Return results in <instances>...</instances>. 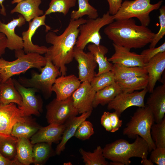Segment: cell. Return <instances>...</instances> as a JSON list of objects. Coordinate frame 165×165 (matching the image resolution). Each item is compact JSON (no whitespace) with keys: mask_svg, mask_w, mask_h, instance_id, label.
Returning <instances> with one entry per match:
<instances>
[{"mask_svg":"<svg viewBox=\"0 0 165 165\" xmlns=\"http://www.w3.org/2000/svg\"><path fill=\"white\" fill-rule=\"evenodd\" d=\"M86 20L82 18L76 20L71 19L68 26L61 35H57L53 31H50L46 35V42L52 46L48 48L45 57L59 68L61 75H66V65L74 59V49L79 34V27Z\"/></svg>","mask_w":165,"mask_h":165,"instance_id":"6da1fadb","label":"cell"},{"mask_svg":"<svg viewBox=\"0 0 165 165\" xmlns=\"http://www.w3.org/2000/svg\"><path fill=\"white\" fill-rule=\"evenodd\" d=\"M104 32L113 43L130 50L145 47L155 34L147 27L137 25L133 18L115 20L107 25Z\"/></svg>","mask_w":165,"mask_h":165,"instance_id":"7a4b0ae2","label":"cell"},{"mask_svg":"<svg viewBox=\"0 0 165 165\" xmlns=\"http://www.w3.org/2000/svg\"><path fill=\"white\" fill-rule=\"evenodd\" d=\"M135 138L132 143L120 139L106 144L103 148L104 156L112 161L120 162L123 165H129L131 157L147 158L149 148L147 143L138 135Z\"/></svg>","mask_w":165,"mask_h":165,"instance_id":"3957f363","label":"cell"},{"mask_svg":"<svg viewBox=\"0 0 165 165\" xmlns=\"http://www.w3.org/2000/svg\"><path fill=\"white\" fill-rule=\"evenodd\" d=\"M16 59L12 61L0 58V76L1 82H4L13 76L25 73L31 68L39 69L44 66L45 57L34 53L25 54L23 49L15 51Z\"/></svg>","mask_w":165,"mask_h":165,"instance_id":"277c9868","label":"cell"},{"mask_svg":"<svg viewBox=\"0 0 165 165\" xmlns=\"http://www.w3.org/2000/svg\"><path fill=\"white\" fill-rule=\"evenodd\" d=\"M155 122L153 115L148 107H138L126 124L123 134L130 138H135L138 135L146 142L150 152L156 148L150 134L151 127Z\"/></svg>","mask_w":165,"mask_h":165,"instance_id":"5b68a950","label":"cell"},{"mask_svg":"<svg viewBox=\"0 0 165 165\" xmlns=\"http://www.w3.org/2000/svg\"><path fill=\"white\" fill-rule=\"evenodd\" d=\"M46 58L45 65L39 69L40 73L33 72L30 78L19 76L17 80L23 86L34 88L38 91H41L46 97H48L52 93L53 85L61 73L59 68L49 58Z\"/></svg>","mask_w":165,"mask_h":165,"instance_id":"8992f818","label":"cell"},{"mask_svg":"<svg viewBox=\"0 0 165 165\" xmlns=\"http://www.w3.org/2000/svg\"><path fill=\"white\" fill-rule=\"evenodd\" d=\"M151 0L125 1L117 13L113 15L114 20L136 17L141 25L147 27L150 22V13L159 9L163 2L161 0L156 3L152 4Z\"/></svg>","mask_w":165,"mask_h":165,"instance_id":"52a82bcc","label":"cell"},{"mask_svg":"<svg viewBox=\"0 0 165 165\" xmlns=\"http://www.w3.org/2000/svg\"><path fill=\"white\" fill-rule=\"evenodd\" d=\"M114 20L113 15H110L108 11L101 17L86 20V22L79 27V34L75 46L84 50L89 43L99 45L102 38L100 32L101 29Z\"/></svg>","mask_w":165,"mask_h":165,"instance_id":"ba28073f","label":"cell"},{"mask_svg":"<svg viewBox=\"0 0 165 165\" xmlns=\"http://www.w3.org/2000/svg\"><path fill=\"white\" fill-rule=\"evenodd\" d=\"M46 118L48 123L62 125L79 114L74 107L72 96L66 99H53L46 106Z\"/></svg>","mask_w":165,"mask_h":165,"instance_id":"9c48e42d","label":"cell"},{"mask_svg":"<svg viewBox=\"0 0 165 165\" xmlns=\"http://www.w3.org/2000/svg\"><path fill=\"white\" fill-rule=\"evenodd\" d=\"M13 79L16 88L22 98V104L18 108L24 116L39 115L42 110V104L41 100L35 94L38 91L34 88L26 87L16 79Z\"/></svg>","mask_w":165,"mask_h":165,"instance_id":"30bf717a","label":"cell"},{"mask_svg":"<svg viewBox=\"0 0 165 165\" xmlns=\"http://www.w3.org/2000/svg\"><path fill=\"white\" fill-rule=\"evenodd\" d=\"M148 92L147 88L139 92H121L108 104L107 109L114 110L120 117L125 110L130 107H145L144 99Z\"/></svg>","mask_w":165,"mask_h":165,"instance_id":"8fae6325","label":"cell"},{"mask_svg":"<svg viewBox=\"0 0 165 165\" xmlns=\"http://www.w3.org/2000/svg\"><path fill=\"white\" fill-rule=\"evenodd\" d=\"M27 117L24 116L15 103H0V136H10L14 125L17 122L25 120Z\"/></svg>","mask_w":165,"mask_h":165,"instance_id":"7c38bea8","label":"cell"},{"mask_svg":"<svg viewBox=\"0 0 165 165\" xmlns=\"http://www.w3.org/2000/svg\"><path fill=\"white\" fill-rule=\"evenodd\" d=\"M46 15L45 14L37 17L28 22L29 28L26 31H24L22 33L23 41V48L25 53H37L40 54L46 53L48 48L45 46H40L33 43L32 38L37 30L39 27L44 26L46 27V32L51 30V28L45 23Z\"/></svg>","mask_w":165,"mask_h":165,"instance_id":"4fadbf2b","label":"cell"},{"mask_svg":"<svg viewBox=\"0 0 165 165\" xmlns=\"http://www.w3.org/2000/svg\"><path fill=\"white\" fill-rule=\"evenodd\" d=\"M74 58L78 63L79 80L81 82H90L96 74L95 70L97 65L92 53L90 51L85 53L75 46Z\"/></svg>","mask_w":165,"mask_h":165,"instance_id":"5bb4252c","label":"cell"},{"mask_svg":"<svg viewBox=\"0 0 165 165\" xmlns=\"http://www.w3.org/2000/svg\"><path fill=\"white\" fill-rule=\"evenodd\" d=\"M96 91L90 82H83L72 95L73 104L79 113L92 111Z\"/></svg>","mask_w":165,"mask_h":165,"instance_id":"9a60e30c","label":"cell"},{"mask_svg":"<svg viewBox=\"0 0 165 165\" xmlns=\"http://www.w3.org/2000/svg\"><path fill=\"white\" fill-rule=\"evenodd\" d=\"M26 21L21 14L18 18L13 19L6 24L0 20V31L6 36L7 39V48L11 50L23 49V41L22 37L16 35L15 29L24 25Z\"/></svg>","mask_w":165,"mask_h":165,"instance_id":"2e32d148","label":"cell"},{"mask_svg":"<svg viewBox=\"0 0 165 165\" xmlns=\"http://www.w3.org/2000/svg\"><path fill=\"white\" fill-rule=\"evenodd\" d=\"M114 53L108 59L109 61L127 67H144L143 57L140 54L131 52L130 49L113 43Z\"/></svg>","mask_w":165,"mask_h":165,"instance_id":"e0dca14e","label":"cell"},{"mask_svg":"<svg viewBox=\"0 0 165 165\" xmlns=\"http://www.w3.org/2000/svg\"><path fill=\"white\" fill-rule=\"evenodd\" d=\"M81 82L75 75H61L57 77L52 88L56 94V99L62 100L71 97L79 88Z\"/></svg>","mask_w":165,"mask_h":165,"instance_id":"ac0fdd59","label":"cell"},{"mask_svg":"<svg viewBox=\"0 0 165 165\" xmlns=\"http://www.w3.org/2000/svg\"><path fill=\"white\" fill-rule=\"evenodd\" d=\"M64 123L62 125L50 123L45 127H40L31 138L32 144L45 142L52 144L61 141L65 128Z\"/></svg>","mask_w":165,"mask_h":165,"instance_id":"d6986e66","label":"cell"},{"mask_svg":"<svg viewBox=\"0 0 165 165\" xmlns=\"http://www.w3.org/2000/svg\"><path fill=\"white\" fill-rule=\"evenodd\" d=\"M146 105L152 111L155 122H161L165 118V83L154 89L148 98Z\"/></svg>","mask_w":165,"mask_h":165,"instance_id":"ffe728a7","label":"cell"},{"mask_svg":"<svg viewBox=\"0 0 165 165\" xmlns=\"http://www.w3.org/2000/svg\"><path fill=\"white\" fill-rule=\"evenodd\" d=\"M148 77L147 87L148 92L151 93L156 82L161 79L165 69V52L160 53L150 59L145 65Z\"/></svg>","mask_w":165,"mask_h":165,"instance_id":"44dd1931","label":"cell"},{"mask_svg":"<svg viewBox=\"0 0 165 165\" xmlns=\"http://www.w3.org/2000/svg\"><path fill=\"white\" fill-rule=\"evenodd\" d=\"M92 112L90 111L82 113L79 116H76L70 119L64 123L65 127L62 138L56 149V154L59 155L64 151L67 143L74 136L78 126L83 121L86 120L90 116Z\"/></svg>","mask_w":165,"mask_h":165,"instance_id":"7402d4cb","label":"cell"},{"mask_svg":"<svg viewBox=\"0 0 165 165\" xmlns=\"http://www.w3.org/2000/svg\"><path fill=\"white\" fill-rule=\"evenodd\" d=\"M41 3V0H24L17 3L10 13H20L29 22L35 18L44 14L43 11L39 8Z\"/></svg>","mask_w":165,"mask_h":165,"instance_id":"603a6c76","label":"cell"},{"mask_svg":"<svg viewBox=\"0 0 165 165\" xmlns=\"http://www.w3.org/2000/svg\"><path fill=\"white\" fill-rule=\"evenodd\" d=\"M0 103L4 104L13 103L18 106L22 104L21 96L16 88L11 78L0 83Z\"/></svg>","mask_w":165,"mask_h":165,"instance_id":"cb8c5ba5","label":"cell"},{"mask_svg":"<svg viewBox=\"0 0 165 165\" xmlns=\"http://www.w3.org/2000/svg\"><path fill=\"white\" fill-rule=\"evenodd\" d=\"M87 49L93 54L98 66V72L95 76L112 70L113 64L108 61L105 56L108 51L106 47L100 44L97 46L90 44L88 45Z\"/></svg>","mask_w":165,"mask_h":165,"instance_id":"d4e9b609","label":"cell"},{"mask_svg":"<svg viewBox=\"0 0 165 165\" xmlns=\"http://www.w3.org/2000/svg\"><path fill=\"white\" fill-rule=\"evenodd\" d=\"M30 116H27L24 121L16 123L13 127L10 135L17 138L28 139L35 134L40 127Z\"/></svg>","mask_w":165,"mask_h":165,"instance_id":"484cf974","label":"cell"},{"mask_svg":"<svg viewBox=\"0 0 165 165\" xmlns=\"http://www.w3.org/2000/svg\"><path fill=\"white\" fill-rule=\"evenodd\" d=\"M28 138H17L16 159L21 165L33 163V146Z\"/></svg>","mask_w":165,"mask_h":165,"instance_id":"4316f807","label":"cell"},{"mask_svg":"<svg viewBox=\"0 0 165 165\" xmlns=\"http://www.w3.org/2000/svg\"><path fill=\"white\" fill-rule=\"evenodd\" d=\"M121 92L119 85L116 82L96 91L93 103V108H95L99 105L108 104Z\"/></svg>","mask_w":165,"mask_h":165,"instance_id":"83f0119b","label":"cell"},{"mask_svg":"<svg viewBox=\"0 0 165 165\" xmlns=\"http://www.w3.org/2000/svg\"><path fill=\"white\" fill-rule=\"evenodd\" d=\"M116 82L119 85L122 92L132 93L147 88L148 77V74L139 75Z\"/></svg>","mask_w":165,"mask_h":165,"instance_id":"f1b7e54d","label":"cell"},{"mask_svg":"<svg viewBox=\"0 0 165 165\" xmlns=\"http://www.w3.org/2000/svg\"><path fill=\"white\" fill-rule=\"evenodd\" d=\"M116 82L139 75L148 74L144 67H127L114 64L112 70Z\"/></svg>","mask_w":165,"mask_h":165,"instance_id":"f546056e","label":"cell"},{"mask_svg":"<svg viewBox=\"0 0 165 165\" xmlns=\"http://www.w3.org/2000/svg\"><path fill=\"white\" fill-rule=\"evenodd\" d=\"M79 152L86 165H108L109 163L103 154V149L97 146L93 152H87L80 148Z\"/></svg>","mask_w":165,"mask_h":165,"instance_id":"4dcf8cb0","label":"cell"},{"mask_svg":"<svg viewBox=\"0 0 165 165\" xmlns=\"http://www.w3.org/2000/svg\"><path fill=\"white\" fill-rule=\"evenodd\" d=\"M51 145L45 142L35 144L33 148V163L41 165L53 155Z\"/></svg>","mask_w":165,"mask_h":165,"instance_id":"1f68e13d","label":"cell"},{"mask_svg":"<svg viewBox=\"0 0 165 165\" xmlns=\"http://www.w3.org/2000/svg\"><path fill=\"white\" fill-rule=\"evenodd\" d=\"M89 0H78L79 7L77 10H73L70 14L71 19L76 20L87 16L89 19H95L98 16L96 9L89 3Z\"/></svg>","mask_w":165,"mask_h":165,"instance_id":"d6a6232c","label":"cell"},{"mask_svg":"<svg viewBox=\"0 0 165 165\" xmlns=\"http://www.w3.org/2000/svg\"><path fill=\"white\" fill-rule=\"evenodd\" d=\"M17 138L10 135L0 136V152L5 157L11 160L16 159Z\"/></svg>","mask_w":165,"mask_h":165,"instance_id":"836d02e7","label":"cell"},{"mask_svg":"<svg viewBox=\"0 0 165 165\" xmlns=\"http://www.w3.org/2000/svg\"><path fill=\"white\" fill-rule=\"evenodd\" d=\"M76 0H51L49 7L45 11L46 15L59 13L66 16L70 8L75 6Z\"/></svg>","mask_w":165,"mask_h":165,"instance_id":"e575fe53","label":"cell"},{"mask_svg":"<svg viewBox=\"0 0 165 165\" xmlns=\"http://www.w3.org/2000/svg\"><path fill=\"white\" fill-rule=\"evenodd\" d=\"M150 134L156 147L165 148V118L160 123L152 125Z\"/></svg>","mask_w":165,"mask_h":165,"instance_id":"d590c367","label":"cell"},{"mask_svg":"<svg viewBox=\"0 0 165 165\" xmlns=\"http://www.w3.org/2000/svg\"><path fill=\"white\" fill-rule=\"evenodd\" d=\"M115 82L114 74L110 71L95 76L90 83L93 88L96 92Z\"/></svg>","mask_w":165,"mask_h":165,"instance_id":"8d00e7d4","label":"cell"},{"mask_svg":"<svg viewBox=\"0 0 165 165\" xmlns=\"http://www.w3.org/2000/svg\"><path fill=\"white\" fill-rule=\"evenodd\" d=\"M94 133L93 124L90 121L85 120L78 126L74 136L84 141L89 139Z\"/></svg>","mask_w":165,"mask_h":165,"instance_id":"74e56055","label":"cell"},{"mask_svg":"<svg viewBox=\"0 0 165 165\" xmlns=\"http://www.w3.org/2000/svg\"><path fill=\"white\" fill-rule=\"evenodd\" d=\"M159 9V18L160 28L158 32L155 34L153 39L150 43L149 48L155 47L158 42L165 35V6H163Z\"/></svg>","mask_w":165,"mask_h":165,"instance_id":"f35d334b","label":"cell"},{"mask_svg":"<svg viewBox=\"0 0 165 165\" xmlns=\"http://www.w3.org/2000/svg\"><path fill=\"white\" fill-rule=\"evenodd\" d=\"M165 52V42L157 47L149 48L144 50L141 52L143 57V61L145 64L154 57L158 53Z\"/></svg>","mask_w":165,"mask_h":165,"instance_id":"ab89813d","label":"cell"},{"mask_svg":"<svg viewBox=\"0 0 165 165\" xmlns=\"http://www.w3.org/2000/svg\"><path fill=\"white\" fill-rule=\"evenodd\" d=\"M150 152V159L153 163L165 165V148L156 147Z\"/></svg>","mask_w":165,"mask_h":165,"instance_id":"60d3db41","label":"cell"},{"mask_svg":"<svg viewBox=\"0 0 165 165\" xmlns=\"http://www.w3.org/2000/svg\"><path fill=\"white\" fill-rule=\"evenodd\" d=\"M109 116L112 127L111 132L114 133L119 130L122 126L123 121L119 119V116L115 111L109 112Z\"/></svg>","mask_w":165,"mask_h":165,"instance_id":"b9f144b4","label":"cell"},{"mask_svg":"<svg viewBox=\"0 0 165 165\" xmlns=\"http://www.w3.org/2000/svg\"><path fill=\"white\" fill-rule=\"evenodd\" d=\"M109 4V11L110 14L115 15L121 6L123 0H107Z\"/></svg>","mask_w":165,"mask_h":165,"instance_id":"7bdbcfd3","label":"cell"},{"mask_svg":"<svg viewBox=\"0 0 165 165\" xmlns=\"http://www.w3.org/2000/svg\"><path fill=\"white\" fill-rule=\"evenodd\" d=\"M101 125L106 131L111 132L112 127L109 112H104L101 116Z\"/></svg>","mask_w":165,"mask_h":165,"instance_id":"ee69618b","label":"cell"},{"mask_svg":"<svg viewBox=\"0 0 165 165\" xmlns=\"http://www.w3.org/2000/svg\"><path fill=\"white\" fill-rule=\"evenodd\" d=\"M7 48V39L5 35L0 31V57L3 54Z\"/></svg>","mask_w":165,"mask_h":165,"instance_id":"f6af8a7d","label":"cell"},{"mask_svg":"<svg viewBox=\"0 0 165 165\" xmlns=\"http://www.w3.org/2000/svg\"><path fill=\"white\" fill-rule=\"evenodd\" d=\"M0 165H21L16 159L11 160L4 156L0 152Z\"/></svg>","mask_w":165,"mask_h":165,"instance_id":"bcb514c9","label":"cell"},{"mask_svg":"<svg viewBox=\"0 0 165 165\" xmlns=\"http://www.w3.org/2000/svg\"><path fill=\"white\" fill-rule=\"evenodd\" d=\"M141 163L144 165H153L154 163L149 159H148L147 158H145L141 159Z\"/></svg>","mask_w":165,"mask_h":165,"instance_id":"7dc6e473","label":"cell"},{"mask_svg":"<svg viewBox=\"0 0 165 165\" xmlns=\"http://www.w3.org/2000/svg\"><path fill=\"white\" fill-rule=\"evenodd\" d=\"M5 0H0V5L1 7L0 9V13L4 16L6 15V10L5 8L3 5V2Z\"/></svg>","mask_w":165,"mask_h":165,"instance_id":"c3c4849f","label":"cell"},{"mask_svg":"<svg viewBox=\"0 0 165 165\" xmlns=\"http://www.w3.org/2000/svg\"><path fill=\"white\" fill-rule=\"evenodd\" d=\"M109 165H123L122 163L118 162L111 161Z\"/></svg>","mask_w":165,"mask_h":165,"instance_id":"681fc988","label":"cell"},{"mask_svg":"<svg viewBox=\"0 0 165 165\" xmlns=\"http://www.w3.org/2000/svg\"><path fill=\"white\" fill-rule=\"evenodd\" d=\"M23 0H13L11 2V3L12 4H14L16 3H17Z\"/></svg>","mask_w":165,"mask_h":165,"instance_id":"f907efd6","label":"cell"},{"mask_svg":"<svg viewBox=\"0 0 165 165\" xmlns=\"http://www.w3.org/2000/svg\"><path fill=\"white\" fill-rule=\"evenodd\" d=\"M1 81H2V79H1V78L0 77V83H1Z\"/></svg>","mask_w":165,"mask_h":165,"instance_id":"816d5d0a","label":"cell"}]
</instances>
